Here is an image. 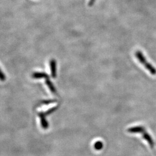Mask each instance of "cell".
I'll return each instance as SVG.
<instances>
[{
  "label": "cell",
  "mask_w": 156,
  "mask_h": 156,
  "mask_svg": "<svg viewBox=\"0 0 156 156\" xmlns=\"http://www.w3.org/2000/svg\"><path fill=\"white\" fill-rule=\"evenodd\" d=\"M39 117L41 119V126L42 127V128L46 129L48 128V123L47 122V121L46 120L44 115L42 113H40L39 114Z\"/></svg>",
  "instance_id": "3"
},
{
  "label": "cell",
  "mask_w": 156,
  "mask_h": 156,
  "mask_svg": "<svg viewBox=\"0 0 156 156\" xmlns=\"http://www.w3.org/2000/svg\"><path fill=\"white\" fill-rule=\"evenodd\" d=\"M46 84L48 86V87H49V89L50 90V91L53 93H56V90L55 89V87L53 86V84L51 83L49 80H46Z\"/></svg>",
  "instance_id": "5"
},
{
  "label": "cell",
  "mask_w": 156,
  "mask_h": 156,
  "mask_svg": "<svg viewBox=\"0 0 156 156\" xmlns=\"http://www.w3.org/2000/svg\"><path fill=\"white\" fill-rule=\"evenodd\" d=\"M50 67L51 76L53 78H55L56 76V62L55 60L52 59L50 60Z\"/></svg>",
  "instance_id": "2"
},
{
  "label": "cell",
  "mask_w": 156,
  "mask_h": 156,
  "mask_svg": "<svg viewBox=\"0 0 156 156\" xmlns=\"http://www.w3.org/2000/svg\"><path fill=\"white\" fill-rule=\"evenodd\" d=\"M135 56L137 58V59L138 60V61L146 68L147 70H148L151 73V75H156V68L153 66H152L151 64L147 62L145 56H144V55L142 54V53L140 51L137 50L135 52Z\"/></svg>",
  "instance_id": "1"
},
{
  "label": "cell",
  "mask_w": 156,
  "mask_h": 156,
  "mask_svg": "<svg viewBox=\"0 0 156 156\" xmlns=\"http://www.w3.org/2000/svg\"><path fill=\"white\" fill-rule=\"evenodd\" d=\"M33 77L35 79L48 78V75L45 73H36L33 75Z\"/></svg>",
  "instance_id": "4"
},
{
  "label": "cell",
  "mask_w": 156,
  "mask_h": 156,
  "mask_svg": "<svg viewBox=\"0 0 156 156\" xmlns=\"http://www.w3.org/2000/svg\"><path fill=\"white\" fill-rule=\"evenodd\" d=\"M5 80V76L4 74V73L2 72V71H1L0 69V80L1 81H4Z\"/></svg>",
  "instance_id": "6"
},
{
  "label": "cell",
  "mask_w": 156,
  "mask_h": 156,
  "mask_svg": "<svg viewBox=\"0 0 156 156\" xmlns=\"http://www.w3.org/2000/svg\"><path fill=\"white\" fill-rule=\"evenodd\" d=\"M95 1V0H90L89 2V6H91L93 5L94 4Z\"/></svg>",
  "instance_id": "7"
}]
</instances>
